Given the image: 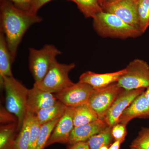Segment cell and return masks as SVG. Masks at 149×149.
<instances>
[{"label": "cell", "instance_id": "cell-2", "mask_svg": "<svg viewBox=\"0 0 149 149\" xmlns=\"http://www.w3.org/2000/svg\"><path fill=\"white\" fill-rule=\"evenodd\" d=\"M1 86L4 89L6 106L9 112L17 118V130H20L27 111V100L29 89H27L13 75L3 77Z\"/></svg>", "mask_w": 149, "mask_h": 149}, {"label": "cell", "instance_id": "cell-15", "mask_svg": "<svg viewBox=\"0 0 149 149\" xmlns=\"http://www.w3.org/2000/svg\"><path fill=\"white\" fill-rule=\"evenodd\" d=\"M125 71V68L116 72L102 74L88 71L80 75L78 82L87 83L94 89H99L116 83Z\"/></svg>", "mask_w": 149, "mask_h": 149}, {"label": "cell", "instance_id": "cell-28", "mask_svg": "<svg viewBox=\"0 0 149 149\" xmlns=\"http://www.w3.org/2000/svg\"><path fill=\"white\" fill-rule=\"evenodd\" d=\"M52 0H32L29 12L37 14V12L47 3Z\"/></svg>", "mask_w": 149, "mask_h": 149}, {"label": "cell", "instance_id": "cell-23", "mask_svg": "<svg viewBox=\"0 0 149 149\" xmlns=\"http://www.w3.org/2000/svg\"><path fill=\"white\" fill-rule=\"evenodd\" d=\"M136 7L139 29L143 34L149 27V0H138Z\"/></svg>", "mask_w": 149, "mask_h": 149}, {"label": "cell", "instance_id": "cell-22", "mask_svg": "<svg viewBox=\"0 0 149 149\" xmlns=\"http://www.w3.org/2000/svg\"><path fill=\"white\" fill-rule=\"evenodd\" d=\"M15 124L1 126L0 130V149H13L15 138Z\"/></svg>", "mask_w": 149, "mask_h": 149}, {"label": "cell", "instance_id": "cell-12", "mask_svg": "<svg viewBox=\"0 0 149 149\" xmlns=\"http://www.w3.org/2000/svg\"><path fill=\"white\" fill-rule=\"evenodd\" d=\"M58 101L55 95L43 91L34 85L32 89L29 90L27 110L35 114L41 110L54 105Z\"/></svg>", "mask_w": 149, "mask_h": 149}, {"label": "cell", "instance_id": "cell-14", "mask_svg": "<svg viewBox=\"0 0 149 149\" xmlns=\"http://www.w3.org/2000/svg\"><path fill=\"white\" fill-rule=\"evenodd\" d=\"M108 126L104 119H98L72 129L68 144L70 146L80 142H86L92 136L100 133Z\"/></svg>", "mask_w": 149, "mask_h": 149}, {"label": "cell", "instance_id": "cell-10", "mask_svg": "<svg viewBox=\"0 0 149 149\" xmlns=\"http://www.w3.org/2000/svg\"><path fill=\"white\" fill-rule=\"evenodd\" d=\"M145 90L144 88L131 90L123 89L112 104L104 118L107 125L112 127L118 123L119 118L124 110Z\"/></svg>", "mask_w": 149, "mask_h": 149}, {"label": "cell", "instance_id": "cell-26", "mask_svg": "<svg viewBox=\"0 0 149 149\" xmlns=\"http://www.w3.org/2000/svg\"><path fill=\"white\" fill-rule=\"evenodd\" d=\"M42 126L35 117V114H33L30 122V143L29 149L36 148Z\"/></svg>", "mask_w": 149, "mask_h": 149}, {"label": "cell", "instance_id": "cell-8", "mask_svg": "<svg viewBox=\"0 0 149 149\" xmlns=\"http://www.w3.org/2000/svg\"><path fill=\"white\" fill-rule=\"evenodd\" d=\"M136 2L132 0L106 1L101 6L103 11L115 15L127 24L139 29Z\"/></svg>", "mask_w": 149, "mask_h": 149}, {"label": "cell", "instance_id": "cell-35", "mask_svg": "<svg viewBox=\"0 0 149 149\" xmlns=\"http://www.w3.org/2000/svg\"><path fill=\"white\" fill-rule=\"evenodd\" d=\"M106 1H119V0H106ZM132 1H138V0H132Z\"/></svg>", "mask_w": 149, "mask_h": 149}, {"label": "cell", "instance_id": "cell-3", "mask_svg": "<svg viewBox=\"0 0 149 149\" xmlns=\"http://www.w3.org/2000/svg\"><path fill=\"white\" fill-rule=\"evenodd\" d=\"M93 27L104 37L126 39L136 38L143 34L141 30L127 24L113 14L102 11L93 18Z\"/></svg>", "mask_w": 149, "mask_h": 149}, {"label": "cell", "instance_id": "cell-20", "mask_svg": "<svg viewBox=\"0 0 149 149\" xmlns=\"http://www.w3.org/2000/svg\"><path fill=\"white\" fill-rule=\"evenodd\" d=\"M75 3L77 7L87 18H93L103 11L99 0H68Z\"/></svg>", "mask_w": 149, "mask_h": 149}, {"label": "cell", "instance_id": "cell-21", "mask_svg": "<svg viewBox=\"0 0 149 149\" xmlns=\"http://www.w3.org/2000/svg\"><path fill=\"white\" fill-rule=\"evenodd\" d=\"M112 127L109 126L101 131L91 137L86 141L90 149H100L103 146H109L112 140Z\"/></svg>", "mask_w": 149, "mask_h": 149}, {"label": "cell", "instance_id": "cell-1", "mask_svg": "<svg viewBox=\"0 0 149 149\" xmlns=\"http://www.w3.org/2000/svg\"><path fill=\"white\" fill-rule=\"evenodd\" d=\"M1 31L5 37L13 62L22 37L28 28L40 23L42 18L28 11L20 9L9 0H1Z\"/></svg>", "mask_w": 149, "mask_h": 149}, {"label": "cell", "instance_id": "cell-11", "mask_svg": "<svg viewBox=\"0 0 149 149\" xmlns=\"http://www.w3.org/2000/svg\"><path fill=\"white\" fill-rule=\"evenodd\" d=\"M74 108L67 107L64 114L60 118L51 134L46 147L56 143H68L74 127L73 117Z\"/></svg>", "mask_w": 149, "mask_h": 149}, {"label": "cell", "instance_id": "cell-31", "mask_svg": "<svg viewBox=\"0 0 149 149\" xmlns=\"http://www.w3.org/2000/svg\"><path fill=\"white\" fill-rule=\"evenodd\" d=\"M123 141L119 140L115 141L114 143L112 144L111 146L109 148V149H120V145L122 143Z\"/></svg>", "mask_w": 149, "mask_h": 149}, {"label": "cell", "instance_id": "cell-17", "mask_svg": "<svg viewBox=\"0 0 149 149\" xmlns=\"http://www.w3.org/2000/svg\"><path fill=\"white\" fill-rule=\"evenodd\" d=\"M66 107L64 104L58 101L54 105L37 112L35 114V117L40 124L42 125L61 117L64 114Z\"/></svg>", "mask_w": 149, "mask_h": 149}, {"label": "cell", "instance_id": "cell-7", "mask_svg": "<svg viewBox=\"0 0 149 149\" xmlns=\"http://www.w3.org/2000/svg\"><path fill=\"white\" fill-rule=\"evenodd\" d=\"M123 89L117 82L104 88L94 89L88 102L99 118L104 119L112 104Z\"/></svg>", "mask_w": 149, "mask_h": 149}, {"label": "cell", "instance_id": "cell-34", "mask_svg": "<svg viewBox=\"0 0 149 149\" xmlns=\"http://www.w3.org/2000/svg\"><path fill=\"white\" fill-rule=\"evenodd\" d=\"M106 0H99V1H100V4H101L102 3L104 2V1H105Z\"/></svg>", "mask_w": 149, "mask_h": 149}, {"label": "cell", "instance_id": "cell-13", "mask_svg": "<svg viewBox=\"0 0 149 149\" xmlns=\"http://www.w3.org/2000/svg\"><path fill=\"white\" fill-rule=\"evenodd\" d=\"M135 118H149V106L145 97V91L124 110L119 118L118 123L127 125L130 120Z\"/></svg>", "mask_w": 149, "mask_h": 149}, {"label": "cell", "instance_id": "cell-19", "mask_svg": "<svg viewBox=\"0 0 149 149\" xmlns=\"http://www.w3.org/2000/svg\"><path fill=\"white\" fill-rule=\"evenodd\" d=\"M34 113L27 110L23 124L15 141L13 149H29L30 143V124Z\"/></svg>", "mask_w": 149, "mask_h": 149}, {"label": "cell", "instance_id": "cell-33", "mask_svg": "<svg viewBox=\"0 0 149 149\" xmlns=\"http://www.w3.org/2000/svg\"><path fill=\"white\" fill-rule=\"evenodd\" d=\"M100 149H109L108 146H103L100 148Z\"/></svg>", "mask_w": 149, "mask_h": 149}, {"label": "cell", "instance_id": "cell-30", "mask_svg": "<svg viewBox=\"0 0 149 149\" xmlns=\"http://www.w3.org/2000/svg\"><path fill=\"white\" fill-rule=\"evenodd\" d=\"M68 149H90L87 142H80L71 145Z\"/></svg>", "mask_w": 149, "mask_h": 149}, {"label": "cell", "instance_id": "cell-5", "mask_svg": "<svg viewBox=\"0 0 149 149\" xmlns=\"http://www.w3.org/2000/svg\"><path fill=\"white\" fill-rule=\"evenodd\" d=\"M74 63H61L55 61L44 79L37 85V88L51 93H57L74 84L69 77L70 72L74 69Z\"/></svg>", "mask_w": 149, "mask_h": 149}, {"label": "cell", "instance_id": "cell-9", "mask_svg": "<svg viewBox=\"0 0 149 149\" xmlns=\"http://www.w3.org/2000/svg\"><path fill=\"white\" fill-rule=\"evenodd\" d=\"M94 88L87 83H78L55 94L58 101L65 106L76 107L88 103Z\"/></svg>", "mask_w": 149, "mask_h": 149}, {"label": "cell", "instance_id": "cell-25", "mask_svg": "<svg viewBox=\"0 0 149 149\" xmlns=\"http://www.w3.org/2000/svg\"><path fill=\"white\" fill-rule=\"evenodd\" d=\"M131 149H149V128L143 127L131 143Z\"/></svg>", "mask_w": 149, "mask_h": 149}, {"label": "cell", "instance_id": "cell-16", "mask_svg": "<svg viewBox=\"0 0 149 149\" xmlns=\"http://www.w3.org/2000/svg\"><path fill=\"white\" fill-rule=\"evenodd\" d=\"M13 62L8 47L5 35L0 32V80L5 77L13 76L12 63Z\"/></svg>", "mask_w": 149, "mask_h": 149}, {"label": "cell", "instance_id": "cell-18", "mask_svg": "<svg viewBox=\"0 0 149 149\" xmlns=\"http://www.w3.org/2000/svg\"><path fill=\"white\" fill-rule=\"evenodd\" d=\"M98 118L97 115L88 103L74 108L73 117L74 127L88 124Z\"/></svg>", "mask_w": 149, "mask_h": 149}, {"label": "cell", "instance_id": "cell-4", "mask_svg": "<svg viewBox=\"0 0 149 149\" xmlns=\"http://www.w3.org/2000/svg\"><path fill=\"white\" fill-rule=\"evenodd\" d=\"M62 53L52 45L44 46L40 49H29V68L35 83H40L44 79L56 59Z\"/></svg>", "mask_w": 149, "mask_h": 149}, {"label": "cell", "instance_id": "cell-6", "mask_svg": "<svg viewBox=\"0 0 149 149\" xmlns=\"http://www.w3.org/2000/svg\"><path fill=\"white\" fill-rule=\"evenodd\" d=\"M117 83L120 88L131 90L149 86V65L146 61L136 59L129 63Z\"/></svg>", "mask_w": 149, "mask_h": 149}, {"label": "cell", "instance_id": "cell-29", "mask_svg": "<svg viewBox=\"0 0 149 149\" xmlns=\"http://www.w3.org/2000/svg\"><path fill=\"white\" fill-rule=\"evenodd\" d=\"M20 9L29 11L32 0H9Z\"/></svg>", "mask_w": 149, "mask_h": 149}, {"label": "cell", "instance_id": "cell-32", "mask_svg": "<svg viewBox=\"0 0 149 149\" xmlns=\"http://www.w3.org/2000/svg\"><path fill=\"white\" fill-rule=\"evenodd\" d=\"M145 95L146 97V100L149 106V86L147 88H146L145 91Z\"/></svg>", "mask_w": 149, "mask_h": 149}, {"label": "cell", "instance_id": "cell-27", "mask_svg": "<svg viewBox=\"0 0 149 149\" xmlns=\"http://www.w3.org/2000/svg\"><path fill=\"white\" fill-rule=\"evenodd\" d=\"M126 126L122 123H118L112 127V136L115 141H125L127 134Z\"/></svg>", "mask_w": 149, "mask_h": 149}, {"label": "cell", "instance_id": "cell-24", "mask_svg": "<svg viewBox=\"0 0 149 149\" xmlns=\"http://www.w3.org/2000/svg\"><path fill=\"white\" fill-rule=\"evenodd\" d=\"M60 118H56L42 125L35 149H44L46 147L47 142Z\"/></svg>", "mask_w": 149, "mask_h": 149}]
</instances>
